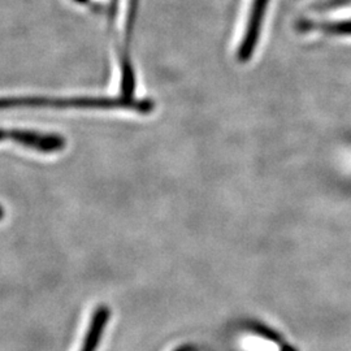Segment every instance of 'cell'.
I'll return each mask as SVG.
<instances>
[{
  "mask_svg": "<svg viewBox=\"0 0 351 351\" xmlns=\"http://www.w3.org/2000/svg\"><path fill=\"white\" fill-rule=\"evenodd\" d=\"M7 108H97L114 110L128 108L139 112H150L152 103L147 101L132 99H112V98H55V97H3L0 98V110Z\"/></svg>",
  "mask_w": 351,
  "mask_h": 351,
  "instance_id": "obj_1",
  "label": "cell"
},
{
  "mask_svg": "<svg viewBox=\"0 0 351 351\" xmlns=\"http://www.w3.org/2000/svg\"><path fill=\"white\" fill-rule=\"evenodd\" d=\"M0 141H13L40 152H56L65 147V139L60 136L16 129H0Z\"/></svg>",
  "mask_w": 351,
  "mask_h": 351,
  "instance_id": "obj_2",
  "label": "cell"
},
{
  "mask_svg": "<svg viewBox=\"0 0 351 351\" xmlns=\"http://www.w3.org/2000/svg\"><path fill=\"white\" fill-rule=\"evenodd\" d=\"M108 319H110V310L107 307L101 306L95 311V314L91 319L90 326H88V335H86L85 343H84L81 351L97 350V348L99 345V341L101 339L103 329L107 324Z\"/></svg>",
  "mask_w": 351,
  "mask_h": 351,
  "instance_id": "obj_3",
  "label": "cell"
}]
</instances>
